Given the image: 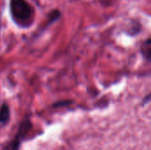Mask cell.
I'll return each mask as SVG.
<instances>
[{"instance_id": "cell-1", "label": "cell", "mask_w": 151, "mask_h": 150, "mask_svg": "<svg viewBox=\"0 0 151 150\" xmlns=\"http://www.w3.org/2000/svg\"><path fill=\"white\" fill-rule=\"evenodd\" d=\"M10 9L13 18L19 22H26L31 19L33 9L25 0H11Z\"/></svg>"}, {"instance_id": "cell-2", "label": "cell", "mask_w": 151, "mask_h": 150, "mask_svg": "<svg viewBox=\"0 0 151 150\" xmlns=\"http://www.w3.org/2000/svg\"><path fill=\"white\" fill-rule=\"evenodd\" d=\"M30 128H31V123H30V121L28 119L27 120H24L21 123L20 126H19V133H18L17 136L15 137V139L4 150H18L22 138L27 134V133L28 132V130Z\"/></svg>"}, {"instance_id": "cell-3", "label": "cell", "mask_w": 151, "mask_h": 150, "mask_svg": "<svg viewBox=\"0 0 151 150\" xmlns=\"http://www.w3.org/2000/svg\"><path fill=\"white\" fill-rule=\"evenodd\" d=\"M10 118V109L7 104L4 103L0 109V123L5 124Z\"/></svg>"}, {"instance_id": "cell-4", "label": "cell", "mask_w": 151, "mask_h": 150, "mask_svg": "<svg viewBox=\"0 0 151 150\" xmlns=\"http://www.w3.org/2000/svg\"><path fill=\"white\" fill-rule=\"evenodd\" d=\"M142 53L147 60L151 62V39L143 42L142 46Z\"/></svg>"}]
</instances>
